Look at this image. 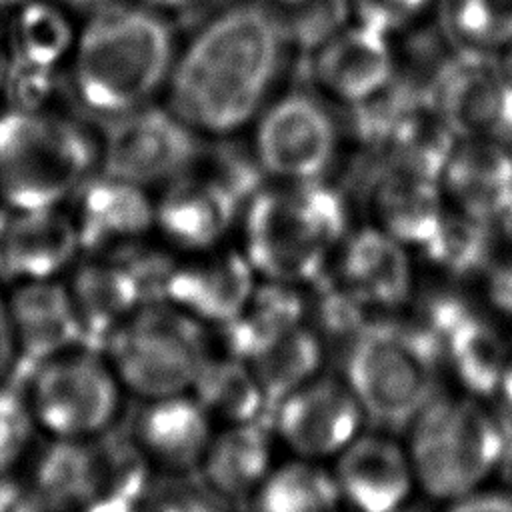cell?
<instances>
[{"label": "cell", "instance_id": "obj_23", "mask_svg": "<svg viewBox=\"0 0 512 512\" xmlns=\"http://www.w3.org/2000/svg\"><path fill=\"white\" fill-rule=\"evenodd\" d=\"M368 204L378 228L414 246H422L434 234L446 212L440 180L388 164L370 180Z\"/></svg>", "mask_w": 512, "mask_h": 512}, {"label": "cell", "instance_id": "obj_11", "mask_svg": "<svg viewBox=\"0 0 512 512\" xmlns=\"http://www.w3.org/2000/svg\"><path fill=\"white\" fill-rule=\"evenodd\" d=\"M336 146V122L304 92L284 94L266 106L254 132V156L262 172L282 182L320 180Z\"/></svg>", "mask_w": 512, "mask_h": 512}, {"label": "cell", "instance_id": "obj_42", "mask_svg": "<svg viewBox=\"0 0 512 512\" xmlns=\"http://www.w3.org/2000/svg\"><path fill=\"white\" fill-rule=\"evenodd\" d=\"M18 366V350L14 340V330L10 322L8 302L0 296V382H6L10 372Z\"/></svg>", "mask_w": 512, "mask_h": 512}, {"label": "cell", "instance_id": "obj_33", "mask_svg": "<svg viewBox=\"0 0 512 512\" xmlns=\"http://www.w3.org/2000/svg\"><path fill=\"white\" fill-rule=\"evenodd\" d=\"M286 44L316 52L350 18V0H274L270 6Z\"/></svg>", "mask_w": 512, "mask_h": 512}, {"label": "cell", "instance_id": "obj_51", "mask_svg": "<svg viewBox=\"0 0 512 512\" xmlns=\"http://www.w3.org/2000/svg\"><path fill=\"white\" fill-rule=\"evenodd\" d=\"M68 2H74V4H80V6H88V4H98L102 0H68Z\"/></svg>", "mask_w": 512, "mask_h": 512}, {"label": "cell", "instance_id": "obj_37", "mask_svg": "<svg viewBox=\"0 0 512 512\" xmlns=\"http://www.w3.org/2000/svg\"><path fill=\"white\" fill-rule=\"evenodd\" d=\"M226 496L218 494L204 478L192 472H170L148 486L140 512H230Z\"/></svg>", "mask_w": 512, "mask_h": 512}, {"label": "cell", "instance_id": "obj_38", "mask_svg": "<svg viewBox=\"0 0 512 512\" xmlns=\"http://www.w3.org/2000/svg\"><path fill=\"white\" fill-rule=\"evenodd\" d=\"M36 430L26 392L0 382V478H6L24 460Z\"/></svg>", "mask_w": 512, "mask_h": 512}, {"label": "cell", "instance_id": "obj_36", "mask_svg": "<svg viewBox=\"0 0 512 512\" xmlns=\"http://www.w3.org/2000/svg\"><path fill=\"white\" fill-rule=\"evenodd\" d=\"M68 42L70 26L58 10L40 2L22 10L16 22V58L52 68Z\"/></svg>", "mask_w": 512, "mask_h": 512}, {"label": "cell", "instance_id": "obj_21", "mask_svg": "<svg viewBox=\"0 0 512 512\" xmlns=\"http://www.w3.org/2000/svg\"><path fill=\"white\" fill-rule=\"evenodd\" d=\"M74 220L84 250L114 252L144 238L156 224L154 204L144 188L108 174L76 190Z\"/></svg>", "mask_w": 512, "mask_h": 512}, {"label": "cell", "instance_id": "obj_6", "mask_svg": "<svg viewBox=\"0 0 512 512\" xmlns=\"http://www.w3.org/2000/svg\"><path fill=\"white\" fill-rule=\"evenodd\" d=\"M92 162V142L70 122L32 110L0 116V196L10 210L60 206Z\"/></svg>", "mask_w": 512, "mask_h": 512}, {"label": "cell", "instance_id": "obj_2", "mask_svg": "<svg viewBox=\"0 0 512 512\" xmlns=\"http://www.w3.org/2000/svg\"><path fill=\"white\" fill-rule=\"evenodd\" d=\"M342 196L320 180L262 186L244 212V254L264 280L310 284L346 238Z\"/></svg>", "mask_w": 512, "mask_h": 512}, {"label": "cell", "instance_id": "obj_18", "mask_svg": "<svg viewBox=\"0 0 512 512\" xmlns=\"http://www.w3.org/2000/svg\"><path fill=\"white\" fill-rule=\"evenodd\" d=\"M336 278L366 308H396L412 292L406 244L378 226L346 234L338 248Z\"/></svg>", "mask_w": 512, "mask_h": 512}, {"label": "cell", "instance_id": "obj_16", "mask_svg": "<svg viewBox=\"0 0 512 512\" xmlns=\"http://www.w3.org/2000/svg\"><path fill=\"white\" fill-rule=\"evenodd\" d=\"M6 302L18 366L32 368L60 352L86 346L68 284L60 278L18 280Z\"/></svg>", "mask_w": 512, "mask_h": 512}, {"label": "cell", "instance_id": "obj_44", "mask_svg": "<svg viewBox=\"0 0 512 512\" xmlns=\"http://www.w3.org/2000/svg\"><path fill=\"white\" fill-rule=\"evenodd\" d=\"M492 398H496V402H498V412L496 414H498V418H500V422H502V426L508 434V440H510L512 438V360L506 366L504 376H502V380H500Z\"/></svg>", "mask_w": 512, "mask_h": 512}, {"label": "cell", "instance_id": "obj_45", "mask_svg": "<svg viewBox=\"0 0 512 512\" xmlns=\"http://www.w3.org/2000/svg\"><path fill=\"white\" fill-rule=\"evenodd\" d=\"M16 494H18V488L10 486L4 478H0V512H8Z\"/></svg>", "mask_w": 512, "mask_h": 512}, {"label": "cell", "instance_id": "obj_3", "mask_svg": "<svg viewBox=\"0 0 512 512\" xmlns=\"http://www.w3.org/2000/svg\"><path fill=\"white\" fill-rule=\"evenodd\" d=\"M174 36L166 20L136 6H110L82 34L78 94L90 110L126 114L146 106L170 78Z\"/></svg>", "mask_w": 512, "mask_h": 512}, {"label": "cell", "instance_id": "obj_40", "mask_svg": "<svg viewBox=\"0 0 512 512\" xmlns=\"http://www.w3.org/2000/svg\"><path fill=\"white\" fill-rule=\"evenodd\" d=\"M52 68L38 66L26 62L22 58H14L8 76L10 98L18 106V110H34L52 88Z\"/></svg>", "mask_w": 512, "mask_h": 512}, {"label": "cell", "instance_id": "obj_30", "mask_svg": "<svg viewBox=\"0 0 512 512\" xmlns=\"http://www.w3.org/2000/svg\"><path fill=\"white\" fill-rule=\"evenodd\" d=\"M322 358V340L314 328L304 322L278 336L274 342L246 360L262 386L270 416L284 396L318 374Z\"/></svg>", "mask_w": 512, "mask_h": 512}, {"label": "cell", "instance_id": "obj_35", "mask_svg": "<svg viewBox=\"0 0 512 512\" xmlns=\"http://www.w3.org/2000/svg\"><path fill=\"white\" fill-rule=\"evenodd\" d=\"M452 30L472 50L500 52L512 46V0H454Z\"/></svg>", "mask_w": 512, "mask_h": 512}, {"label": "cell", "instance_id": "obj_22", "mask_svg": "<svg viewBox=\"0 0 512 512\" xmlns=\"http://www.w3.org/2000/svg\"><path fill=\"white\" fill-rule=\"evenodd\" d=\"M440 186L456 210L494 224L512 206V148L486 138H458Z\"/></svg>", "mask_w": 512, "mask_h": 512}, {"label": "cell", "instance_id": "obj_12", "mask_svg": "<svg viewBox=\"0 0 512 512\" xmlns=\"http://www.w3.org/2000/svg\"><path fill=\"white\" fill-rule=\"evenodd\" d=\"M364 410L344 378L316 374L288 396L270 416V426L300 458L338 456L358 434Z\"/></svg>", "mask_w": 512, "mask_h": 512}, {"label": "cell", "instance_id": "obj_24", "mask_svg": "<svg viewBox=\"0 0 512 512\" xmlns=\"http://www.w3.org/2000/svg\"><path fill=\"white\" fill-rule=\"evenodd\" d=\"M68 290L86 346L102 350L106 338L142 304L140 290L116 256L72 266Z\"/></svg>", "mask_w": 512, "mask_h": 512}, {"label": "cell", "instance_id": "obj_9", "mask_svg": "<svg viewBox=\"0 0 512 512\" xmlns=\"http://www.w3.org/2000/svg\"><path fill=\"white\" fill-rule=\"evenodd\" d=\"M428 94L460 138L512 148V64L506 56L464 48L444 62Z\"/></svg>", "mask_w": 512, "mask_h": 512}, {"label": "cell", "instance_id": "obj_48", "mask_svg": "<svg viewBox=\"0 0 512 512\" xmlns=\"http://www.w3.org/2000/svg\"><path fill=\"white\" fill-rule=\"evenodd\" d=\"M394 512H430L426 506H422V504H404V506H400V508H396Z\"/></svg>", "mask_w": 512, "mask_h": 512}, {"label": "cell", "instance_id": "obj_31", "mask_svg": "<svg viewBox=\"0 0 512 512\" xmlns=\"http://www.w3.org/2000/svg\"><path fill=\"white\" fill-rule=\"evenodd\" d=\"M100 464L96 438L62 440L52 438L34 466V484L38 492L80 512L98 490Z\"/></svg>", "mask_w": 512, "mask_h": 512}, {"label": "cell", "instance_id": "obj_7", "mask_svg": "<svg viewBox=\"0 0 512 512\" xmlns=\"http://www.w3.org/2000/svg\"><path fill=\"white\" fill-rule=\"evenodd\" d=\"M102 350L120 384L144 400L188 392L208 356L202 322L168 300L140 304Z\"/></svg>", "mask_w": 512, "mask_h": 512}, {"label": "cell", "instance_id": "obj_47", "mask_svg": "<svg viewBox=\"0 0 512 512\" xmlns=\"http://www.w3.org/2000/svg\"><path fill=\"white\" fill-rule=\"evenodd\" d=\"M148 6L152 8H162V10H170V8H182L186 4H190L192 0H144Z\"/></svg>", "mask_w": 512, "mask_h": 512}, {"label": "cell", "instance_id": "obj_28", "mask_svg": "<svg viewBox=\"0 0 512 512\" xmlns=\"http://www.w3.org/2000/svg\"><path fill=\"white\" fill-rule=\"evenodd\" d=\"M192 396L210 414L236 422H270V408L250 364L234 354L206 356L192 386Z\"/></svg>", "mask_w": 512, "mask_h": 512}, {"label": "cell", "instance_id": "obj_41", "mask_svg": "<svg viewBox=\"0 0 512 512\" xmlns=\"http://www.w3.org/2000/svg\"><path fill=\"white\" fill-rule=\"evenodd\" d=\"M450 512H512V492L476 490L454 500Z\"/></svg>", "mask_w": 512, "mask_h": 512}, {"label": "cell", "instance_id": "obj_17", "mask_svg": "<svg viewBox=\"0 0 512 512\" xmlns=\"http://www.w3.org/2000/svg\"><path fill=\"white\" fill-rule=\"evenodd\" d=\"M396 60L388 36L364 26H344L314 52L318 84L350 106L362 104L394 80Z\"/></svg>", "mask_w": 512, "mask_h": 512}, {"label": "cell", "instance_id": "obj_53", "mask_svg": "<svg viewBox=\"0 0 512 512\" xmlns=\"http://www.w3.org/2000/svg\"><path fill=\"white\" fill-rule=\"evenodd\" d=\"M12 2H14V0H0V10H2V8H6V6H8V4H12Z\"/></svg>", "mask_w": 512, "mask_h": 512}, {"label": "cell", "instance_id": "obj_52", "mask_svg": "<svg viewBox=\"0 0 512 512\" xmlns=\"http://www.w3.org/2000/svg\"><path fill=\"white\" fill-rule=\"evenodd\" d=\"M504 56H506V60L512 64V46L506 50V54H504Z\"/></svg>", "mask_w": 512, "mask_h": 512}, {"label": "cell", "instance_id": "obj_34", "mask_svg": "<svg viewBox=\"0 0 512 512\" xmlns=\"http://www.w3.org/2000/svg\"><path fill=\"white\" fill-rule=\"evenodd\" d=\"M308 286H314L312 304L308 302V308H312L314 314L312 328L322 340V346L324 342L336 346L344 358L346 350L368 322L366 306L360 304L338 278H332L326 272Z\"/></svg>", "mask_w": 512, "mask_h": 512}, {"label": "cell", "instance_id": "obj_43", "mask_svg": "<svg viewBox=\"0 0 512 512\" xmlns=\"http://www.w3.org/2000/svg\"><path fill=\"white\" fill-rule=\"evenodd\" d=\"M8 512H74V510L30 486L28 490H18Z\"/></svg>", "mask_w": 512, "mask_h": 512}, {"label": "cell", "instance_id": "obj_4", "mask_svg": "<svg viewBox=\"0 0 512 512\" xmlns=\"http://www.w3.org/2000/svg\"><path fill=\"white\" fill-rule=\"evenodd\" d=\"M440 342L420 322L368 320L342 358L344 380L364 416L396 430L410 426L438 394Z\"/></svg>", "mask_w": 512, "mask_h": 512}, {"label": "cell", "instance_id": "obj_13", "mask_svg": "<svg viewBox=\"0 0 512 512\" xmlns=\"http://www.w3.org/2000/svg\"><path fill=\"white\" fill-rule=\"evenodd\" d=\"M242 206V200L212 172L190 168L168 182L154 204V220L168 242L206 252L226 236Z\"/></svg>", "mask_w": 512, "mask_h": 512}, {"label": "cell", "instance_id": "obj_27", "mask_svg": "<svg viewBox=\"0 0 512 512\" xmlns=\"http://www.w3.org/2000/svg\"><path fill=\"white\" fill-rule=\"evenodd\" d=\"M308 302L294 284L264 280L256 284L242 312L222 326L230 354L250 360L288 330L304 324Z\"/></svg>", "mask_w": 512, "mask_h": 512}, {"label": "cell", "instance_id": "obj_10", "mask_svg": "<svg viewBox=\"0 0 512 512\" xmlns=\"http://www.w3.org/2000/svg\"><path fill=\"white\" fill-rule=\"evenodd\" d=\"M200 156L194 128L174 110L140 106L108 128L102 164L104 174L148 186L170 182L190 170Z\"/></svg>", "mask_w": 512, "mask_h": 512}, {"label": "cell", "instance_id": "obj_29", "mask_svg": "<svg viewBox=\"0 0 512 512\" xmlns=\"http://www.w3.org/2000/svg\"><path fill=\"white\" fill-rule=\"evenodd\" d=\"M250 502V512H338L342 494L334 472L300 458L272 468Z\"/></svg>", "mask_w": 512, "mask_h": 512}, {"label": "cell", "instance_id": "obj_15", "mask_svg": "<svg viewBox=\"0 0 512 512\" xmlns=\"http://www.w3.org/2000/svg\"><path fill=\"white\" fill-rule=\"evenodd\" d=\"M334 478L356 512H394L416 480L408 450L386 434H358L338 454Z\"/></svg>", "mask_w": 512, "mask_h": 512}, {"label": "cell", "instance_id": "obj_1", "mask_svg": "<svg viewBox=\"0 0 512 512\" xmlns=\"http://www.w3.org/2000/svg\"><path fill=\"white\" fill-rule=\"evenodd\" d=\"M284 44L270 6L244 2L218 12L174 60L168 78L172 110L194 130L236 132L258 114Z\"/></svg>", "mask_w": 512, "mask_h": 512}, {"label": "cell", "instance_id": "obj_25", "mask_svg": "<svg viewBox=\"0 0 512 512\" xmlns=\"http://www.w3.org/2000/svg\"><path fill=\"white\" fill-rule=\"evenodd\" d=\"M198 470L228 500L250 498L272 470L270 422L228 424L212 436Z\"/></svg>", "mask_w": 512, "mask_h": 512}, {"label": "cell", "instance_id": "obj_26", "mask_svg": "<svg viewBox=\"0 0 512 512\" xmlns=\"http://www.w3.org/2000/svg\"><path fill=\"white\" fill-rule=\"evenodd\" d=\"M438 342L444 362L450 364L468 392L474 396H494L512 360V348L492 320L474 308L452 324Z\"/></svg>", "mask_w": 512, "mask_h": 512}, {"label": "cell", "instance_id": "obj_19", "mask_svg": "<svg viewBox=\"0 0 512 512\" xmlns=\"http://www.w3.org/2000/svg\"><path fill=\"white\" fill-rule=\"evenodd\" d=\"M82 240L72 214L60 206L12 210L6 238L2 276L12 280H48L76 264Z\"/></svg>", "mask_w": 512, "mask_h": 512}, {"label": "cell", "instance_id": "obj_32", "mask_svg": "<svg viewBox=\"0 0 512 512\" xmlns=\"http://www.w3.org/2000/svg\"><path fill=\"white\" fill-rule=\"evenodd\" d=\"M492 222L460 210L444 212L434 234L420 246L426 258L444 272L464 276L484 272L492 260Z\"/></svg>", "mask_w": 512, "mask_h": 512}, {"label": "cell", "instance_id": "obj_49", "mask_svg": "<svg viewBox=\"0 0 512 512\" xmlns=\"http://www.w3.org/2000/svg\"><path fill=\"white\" fill-rule=\"evenodd\" d=\"M504 462H508V468H510V476H512V438L508 440V450H506V458Z\"/></svg>", "mask_w": 512, "mask_h": 512}, {"label": "cell", "instance_id": "obj_8", "mask_svg": "<svg viewBox=\"0 0 512 512\" xmlns=\"http://www.w3.org/2000/svg\"><path fill=\"white\" fill-rule=\"evenodd\" d=\"M120 386L106 354L76 346L30 368L26 398L38 428L48 436L88 440L112 428Z\"/></svg>", "mask_w": 512, "mask_h": 512}, {"label": "cell", "instance_id": "obj_39", "mask_svg": "<svg viewBox=\"0 0 512 512\" xmlns=\"http://www.w3.org/2000/svg\"><path fill=\"white\" fill-rule=\"evenodd\" d=\"M360 24L386 36L414 26L432 6V0H350Z\"/></svg>", "mask_w": 512, "mask_h": 512}, {"label": "cell", "instance_id": "obj_50", "mask_svg": "<svg viewBox=\"0 0 512 512\" xmlns=\"http://www.w3.org/2000/svg\"><path fill=\"white\" fill-rule=\"evenodd\" d=\"M4 74H6V60H4V52L0 50V84L4 82Z\"/></svg>", "mask_w": 512, "mask_h": 512}, {"label": "cell", "instance_id": "obj_20", "mask_svg": "<svg viewBox=\"0 0 512 512\" xmlns=\"http://www.w3.org/2000/svg\"><path fill=\"white\" fill-rule=\"evenodd\" d=\"M212 436L210 414L186 392L146 400L132 426L144 456L168 472L200 468Z\"/></svg>", "mask_w": 512, "mask_h": 512}, {"label": "cell", "instance_id": "obj_46", "mask_svg": "<svg viewBox=\"0 0 512 512\" xmlns=\"http://www.w3.org/2000/svg\"><path fill=\"white\" fill-rule=\"evenodd\" d=\"M10 214H12V210L0 208V276H2V258H4V238H6V228H8Z\"/></svg>", "mask_w": 512, "mask_h": 512}, {"label": "cell", "instance_id": "obj_5", "mask_svg": "<svg viewBox=\"0 0 512 512\" xmlns=\"http://www.w3.org/2000/svg\"><path fill=\"white\" fill-rule=\"evenodd\" d=\"M508 434L496 412L474 396L436 394L410 422L416 482L438 500H460L504 462Z\"/></svg>", "mask_w": 512, "mask_h": 512}, {"label": "cell", "instance_id": "obj_14", "mask_svg": "<svg viewBox=\"0 0 512 512\" xmlns=\"http://www.w3.org/2000/svg\"><path fill=\"white\" fill-rule=\"evenodd\" d=\"M256 288V270L244 252L218 250L176 264L166 300L196 320L230 324L246 306Z\"/></svg>", "mask_w": 512, "mask_h": 512}]
</instances>
